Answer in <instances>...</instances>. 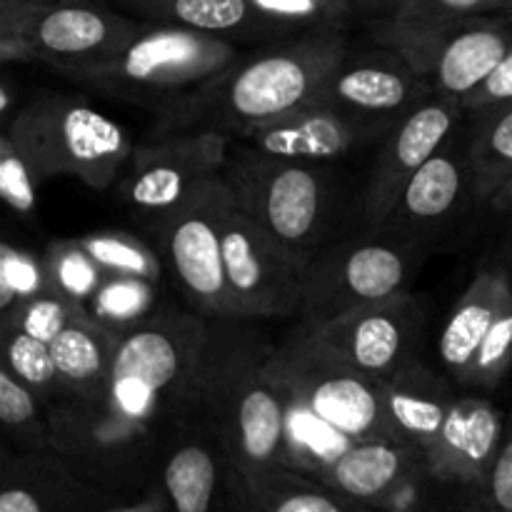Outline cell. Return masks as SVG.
<instances>
[{
    "label": "cell",
    "mask_w": 512,
    "mask_h": 512,
    "mask_svg": "<svg viewBox=\"0 0 512 512\" xmlns=\"http://www.w3.org/2000/svg\"><path fill=\"white\" fill-rule=\"evenodd\" d=\"M345 30L295 35L243 53L193 93L163 105L153 138L223 133L230 140L323 100L335 65L348 50Z\"/></svg>",
    "instance_id": "obj_1"
},
{
    "label": "cell",
    "mask_w": 512,
    "mask_h": 512,
    "mask_svg": "<svg viewBox=\"0 0 512 512\" xmlns=\"http://www.w3.org/2000/svg\"><path fill=\"white\" fill-rule=\"evenodd\" d=\"M273 350L253 320H210L195 413L215 430L238 478L285 463V398L270 370Z\"/></svg>",
    "instance_id": "obj_2"
},
{
    "label": "cell",
    "mask_w": 512,
    "mask_h": 512,
    "mask_svg": "<svg viewBox=\"0 0 512 512\" xmlns=\"http://www.w3.org/2000/svg\"><path fill=\"white\" fill-rule=\"evenodd\" d=\"M210 318L165 305L120 338L98 403L138 443L163 455L175 430L195 413V383Z\"/></svg>",
    "instance_id": "obj_3"
},
{
    "label": "cell",
    "mask_w": 512,
    "mask_h": 512,
    "mask_svg": "<svg viewBox=\"0 0 512 512\" xmlns=\"http://www.w3.org/2000/svg\"><path fill=\"white\" fill-rule=\"evenodd\" d=\"M380 512H448L423 455L398 440H355L285 405V463Z\"/></svg>",
    "instance_id": "obj_4"
},
{
    "label": "cell",
    "mask_w": 512,
    "mask_h": 512,
    "mask_svg": "<svg viewBox=\"0 0 512 512\" xmlns=\"http://www.w3.org/2000/svg\"><path fill=\"white\" fill-rule=\"evenodd\" d=\"M223 180L235 203L290 253L310 258L343 238L333 163L260 158L230 148Z\"/></svg>",
    "instance_id": "obj_5"
},
{
    "label": "cell",
    "mask_w": 512,
    "mask_h": 512,
    "mask_svg": "<svg viewBox=\"0 0 512 512\" xmlns=\"http://www.w3.org/2000/svg\"><path fill=\"white\" fill-rule=\"evenodd\" d=\"M238 43L173 25H145L108 58L65 78L115 100L163 105L193 93L240 58Z\"/></svg>",
    "instance_id": "obj_6"
},
{
    "label": "cell",
    "mask_w": 512,
    "mask_h": 512,
    "mask_svg": "<svg viewBox=\"0 0 512 512\" xmlns=\"http://www.w3.org/2000/svg\"><path fill=\"white\" fill-rule=\"evenodd\" d=\"M38 178L70 175L95 190L120 180L133 140L118 120L100 113L80 95L43 93L20 105L3 125Z\"/></svg>",
    "instance_id": "obj_7"
},
{
    "label": "cell",
    "mask_w": 512,
    "mask_h": 512,
    "mask_svg": "<svg viewBox=\"0 0 512 512\" xmlns=\"http://www.w3.org/2000/svg\"><path fill=\"white\" fill-rule=\"evenodd\" d=\"M140 28L108 0H0V58L70 75L108 58Z\"/></svg>",
    "instance_id": "obj_8"
},
{
    "label": "cell",
    "mask_w": 512,
    "mask_h": 512,
    "mask_svg": "<svg viewBox=\"0 0 512 512\" xmlns=\"http://www.w3.org/2000/svg\"><path fill=\"white\" fill-rule=\"evenodd\" d=\"M270 370L283 398L320 423L355 440H398L383 383L335 358L303 325L275 345Z\"/></svg>",
    "instance_id": "obj_9"
},
{
    "label": "cell",
    "mask_w": 512,
    "mask_h": 512,
    "mask_svg": "<svg viewBox=\"0 0 512 512\" xmlns=\"http://www.w3.org/2000/svg\"><path fill=\"white\" fill-rule=\"evenodd\" d=\"M423 248L383 230L343 235L310 258L300 323L330 318L408 293Z\"/></svg>",
    "instance_id": "obj_10"
},
{
    "label": "cell",
    "mask_w": 512,
    "mask_h": 512,
    "mask_svg": "<svg viewBox=\"0 0 512 512\" xmlns=\"http://www.w3.org/2000/svg\"><path fill=\"white\" fill-rule=\"evenodd\" d=\"M438 355L460 388L495 390L512 373V278L500 253L475 268L445 320Z\"/></svg>",
    "instance_id": "obj_11"
},
{
    "label": "cell",
    "mask_w": 512,
    "mask_h": 512,
    "mask_svg": "<svg viewBox=\"0 0 512 512\" xmlns=\"http://www.w3.org/2000/svg\"><path fill=\"white\" fill-rule=\"evenodd\" d=\"M228 200L230 190L220 175L180 208L148 225L155 235V250L190 310L210 320L238 318L223 263V215Z\"/></svg>",
    "instance_id": "obj_12"
},
{
    "label": "cell",
    "mask_w": 512,
    "mask_h": 512,
    "mask_svg": "<svg viewBox=\"0 0 512 512\" xmlns=\"http://www.w3.org/2000/svg\"><path fill=\"white\" fill-rule=\"evenodd\" d=\"M368 33L375 43L400 50L435 93L463 103L510 53L512 10L425 28H368Z\"/></svg>",
    "instance_id": "obj_13"
},
{
    "label": "cell",
    "mask_w": 512,
    "mask_h": 512,
    "mask_svg": "<svg viewBox=\"0 0 512 512\" xmlns=\"http://www.w3.org/2000/svg\"><path fill=\"white\" fill-rule=\"evenodd\" d=\"M223 263L240 320L300 315L308 260L265 233L233 195L223 215Z\"/></svg>",
    "instance_id": "obj_14"
},
{
    "label": "cell",
    "mask_w": 512,
    "mask_h": 512,
    "mask_svg": "<svg viewBox=\"0 0 512 512\" xmlns=\"http://www.w3.org/2000/svg\"><path fill=\"white\" fill-rule=\"evenodd\" d=\"M230 155L223 133H183L153 138L133 148L120 175V198L145 215L160 218L193 198L205 183L220 178Z\"/></svg>",
    "instance_id": "obj_15"
},
{
    "label": "cell",
    "mask_w": 512,
    "mask_h": 512,
    "mask_svg": "<svg viewBox=\"0 0 512 512\" xmlns=\"http://www.w3.org/2000/svg\"><path fill=\"white\" fill-rule=\"evenodd\" d=\"M335 358L368 378L390 380L420 360L425 313L410 293L363 305L325 323H300Z\"/></svg>",
    "instance_id": "obj_16"
},
{
    "label": "cell",
    "mask_w": 512,
    "mask_h": 512,
    "mask_svg": "<svg viewBox=\"0 0 512 512\" xmlns=\"http://www.w3.org/2000/svg\"><path fill=\"white\" fill-rule=\"evenodd\" d=\"M508 415L480 395H458L438 440L423 453L448 512H465L495 468Z\"/></svg>",
    "instance_id": "obj_17"
},
{
    "label": "cell",
    "mask_w": 512,
    "mask_h": 512,
    "mask_svg": "<svg viewBox=\"0 0 512 512\" xmlns=\"http://www.w3.org/2000/svg\"><path fill=\"white\" fill-rule=\"evenodd\" d=\"M463 103L458 98L433 93L410 115H405L393 133L383 140L373 168L360 193V220L365 230H378L398 203L413 175L465 125Z\"/></svg>",
    "instance_id": "obj_18"
},
{
    "label": "cell",
    "mask_w": 512,
    "mask_h": 512,
    "mask_svg": "<svg viewBox=\"0 0 512 512\" xmlns=\"http://www.w3.org/2000/svg\"><path fill=\"white\" fill-rule=\"evenodd\" d=\"M393 123L315 103L230 140V148L295 163H335L370 143H383Z\"/></svg>",
    "instance_id": "obj_19"
},
{
    "label": "cell",
    "mask_w": 512,
    "mask_h": 512,
    "mask_svg": "<svg viewBox=\"0 0 512 512\" xmlns=\"http://www.w3.org/2000/svg\"><path fill=\"white\" fill-rule=\"evenodd\" d=\"M433 93L428 80L400 50L370 38L365 48L348 45L320 103L398 125Z\"/></svg>",
    "instance_id": "obj_20"
},
{
    "label": "cell",
    "mask_w": 512,
    "mask_h": 512,
    "mask_svg": "<svg viewBox=\"0 0 512 512\" xmlns=\"http://www.w3.org/2000/svg\"><path fill=\"white\" fill-rule=\"evenodd\" d=\"M153 485L165 512H235V475L208 420L193 413L165 445Z\"/></svg>",
    "instance_id": "obj_21"
},
{
    "label": "cell",
    "mask_w": 512,
    "mask_h": 512,
    "mask_svg": "<svg viewBox=\"0 0 512 512\" xmlns=\"http://www.w3.org/2000/svg\"><path fill=\"white\" fill-rule=\"evenodd\" d=\"M460 133H455L413 175L378 230L423 248L430 238L450 228L470 203H475L468 150L465 143H460Z\"/></svg>",
    "instance_id": "obj_22"
},
{
    "label": "cell",
    "mask_w": 512,
    "mask_h": 512,
    "mask_svg": "<svg viewBox=\"0 0 512 512\" xmlns=\"http://www.w3.org/2000/svg\"><path fill=\"white\" fill-rule=\"evenodd\" d=\"M115 493L80 478L55 453H0V512H103Z\"/></svg>",
    "instance_id": "obj_23"
},
{
    "label": "cell",
    "mask_w": 512,
    "mask_h": 512,
    "mask_svg": "<svg viewBox=\"0 0 512 512\" xmlns=\"http://www.w3.org/2000/svg\"><path fill=\"white\" fill-rule=\"evenodd\" d=\"M145 25H173L218 35L230 43H278L273 25L250 0H108ZM288 40V38H285Z\"/></svg>",
    "instance_id": "obj_24"
},
{
    "label": "cell",
    "mask_w": 512,
    "mask_h": 512,
    "mask_svg": "<svg viewBox=\"0 0 512 512\" xmlns=\"http://www.w3.org/2000/svg\"><path fill=\"white\" fill-rule=\"evenodd\" d=\"M458 383L430 370L423 360H415L390 380H385L390 423L400 443L410 445L420 455L438 440L450 410L458 400Z\"/></svg>",
    "instance_id": "obj_25"
},
{
    "label": "cell",
    "mask_w": 512,
    "mask_h": 512,
    "mask_svg": "<svg viewBox=\"0 0 512 512\" xmlns=\"http://www.w3.org/2000/svg\"><path fill=\"white\" fill-rule=\"evenodd\" d=\"M235 500L238 512H380L283 465L255 478L235 475Z\"/></svg>",
    "instance_id": "obj_26"
},
{
    "label": "cell",
    "mask_w": 512,
    "mask_h": 512,
    "mask_svg": "<svg viewBox=\"0 0 512 512\" xmlns=\"http://www.w3.org/2000/svg\"><path fill=\"white\" fill-rule=\"evenodd\" d=\"M118 343V338L100 330L88 318L70 323L50 343L55 368L65 390L63 400H98L105 393Z\"/></svg>",
    "instance_id": "obj_27"
},
{
    "label": "cell",
    "mask_w": 512,
    "mask_h": 512,
    "mask_svg": "<svg viewBox=\"0 0 512 512\" xmlns=\"http://www.w3.org/2000/svg\"><path fill=\"white\" fill-rule=\"evenodd\" d=\"M473 195L478 205H493L512 180V100L485 105L465 118Z\"/></svg>",
    "instance_id": "obj_28"
},
{
    "label": "cell",
    "mask_w": 512,
    "mask_h": 512,
    "mask_svg": "<svg viewBox=\"0 0 512 512\" xmlns=\"http://www.w3.org/2000/svg\"><path fill=\"white\" fill-rule=\"evenodd\" d=\"M160 283L128 275H105L93 298L85 303V318L113 338H125L163 310Z\"/></svg>",
    "instance_id": "obj_29"
},
{
    "label": "cell",
    "mask_w": 512,
    "mask_h": 512,
    "mask_svg": "<svg viewBox=\"0 0 512 512\" xmlns=\"http://www.w3.org/2000/svg\"><path fill=\"white\" fill-rule=\"evenodd\" d=\"M0 425L8 448L18 453H55L48 405L0 365Z\"/></svg>",
    "instance_id": "obj_30"
},
{
    "label": "cell",
    "mask_w": 512,
    "mask_h": 512,
    "mask_svg": "<svg viewBox=\"0 0 512 512\" xmlns=\"http://www.w3.org/2000/svg\"><path fill=\"white\" fill-rule=\"evenodd\" d=\"M0 345H3V368L28 385L48 405V410L65 398L50 343L0 325Z\"/></svg>",
    "instance_id": "obj_31"
},
{
    "label": "cell",
    "mask_w": 512,
    "mask_h": 512,
    "mask_svg": "<svg viewBox=\"0 0 512 512\" xmlns=\"http://www.w3.org/2000/svg\"><path fill=\"white\" fill-rule=\"evenodd\" d=\"M78 240L93 255L95 263L105 270V275H128V278H143L150 283L163 280V258L140 235L125 233V230H95V233L80 235Z\"/></svg>",
    "instance_id": "obj_32"
},
{
    "label": "cell",
    "mask_w": 512,
    "mask_h": 512,
    "mask_svg": "<svg viewBox=\"0 0 512 512\" xmlns=\"http://www.w3.org/2000/svg\"><path fill=\"white\" fill-rule=\"evenodd\" d=\"M253 8L268 20L280 38L348 30L355 18L350 0H250Z\"/></svg>",
    "instance_id": "obj_33"
},
{
    "label": "cell",
    "mask_w": 512,
    "mask_h": 512,
    "mask_svg": "<svg viewBox=\"0 0 512 512\" xmlns=\"http://www.w3.org/2000/svg\"><path fill=\"white\" fill-rule=\"evenodd\" d=\"M45 268H48L50 288L58 290L68 300L85 308L100 283L105 280V270L93 260V255L80 245L78 238L55 240L45 250Z\"/></svg>",
    "instance_id": "obj_34"
},
{
    "label": "cell",
    "mask_w": 512,
    "mask_h": 512,
    "mask_svg": "<svg viewBox=\"0 0 512 512\" xmlns=\"http://www.w3.org/2000/svg\"><path fill=\"white\" fill-rule=\"evenodd\" d=\"M78 318H85L83 308L65 298V295H60L58 290L48 288L45 293L25 300L23 305L3 315L0 325L20 330L25 335H33V338L43 340V343H53Z\"/></svg>",
    "instance_id": "obj_35"
},
{
    "label": "cell",
    "mask_w": 512,
    "mask_h": 512,
    "mask_svg": "<svg viewBox=\"0 0 512 512\" xmlns=\"http://www.w3.org/2000/svg\"><path fill=\"white\" fill-rule=\"evenodd\" d=\"M50 288L45 258L5 240L0 245V315Z\"/></svg>",
    "instance_id": "obj_36"
},
{
    "label": "cell",
    "mask_w": 512,
    "mask_h": 512,
    "mask_svg": "<svg viewBox=\"0 0 512 512\" xmlns=\"http://www.w3.org/2000/svg\"><path fill=\"white\" fill-rule=\"evenodd\" d=\"M512 0H413L395 18L370 23L365 28H425V25L448 23V20L473 18V15L510 13Z\"/></svg>",
    "instance_id": "obj_37"
},
{
    "label": "cell",
    "mask_w": 512,
    "mask_h": 512,
    "mask_svg": "<svg viewBox=\"0 0 512 512\" xmlns=\"http://www.w3.org/2000/svg\"><path fill=\"white\" fill-rule=\"evenodd\" d=\"M38 173L8 133H0V198L20 218L38 210Z\"/></svg>",
    "instance_id": "obj_38"
},
{
    "label": "cell",
    "mask_w": 512,
    "mask_h": 512,
    "mask_svg": "<svg viewBox=\"0 0 512 512\" xmlns=\"http://www.w3.org/2000/svg\"><path fill=\"white\" fill-rule=\"evenodd\" d=\"M465 512H512V410L505 420L503 445L490 480Z\"/></svg>",
    "instance_id": "obj_39"
},
{
    "label": "cell",
    "mask_w": 512,
    "mask_h": 512,
    "mask_svg": "<svg viewBox=\"0 0 512 512\" xmlns=\"http://www.w3.org/2000/svg\"><path fill=\"white\" fill-rule=\"evenodd\" d=\"M505 100H512V48L503 58V63L488 75V80L463 100V108L465 113H473V110L485 108V105L505 103Z\"/></svg>",
    "instance_id": "obj_40"
},
{
    "label": "cell",
    "mask_w": 512,
    "mask_h": 512,
    "mask_svg": "<svg viewBox=\"0 0 512 512\" xmlns=\"http://www.w3.org/2000/svg\"><path fill=\"white\" fill-rule=\"evenodd\" d=\"M355 10V18L363 20L365 25L380 23V20H390L408 8L413 0H350Z\"/></svg>",
    "instance_id": "obj_41"
},
{
    "label": "cell",
    "mask_w": 512,
    "mask_h": 512,
    "mask_svg": "<svg viewBox=\"0 0 512 512\" xmlns=\"http://www.w3.org/2000/svg\"><path fill=\"white\" fill-rule=\"evenodd\" d=\"M490 208L500 215H512V180L505 185L503 190H500V195L493 200V205H490Z\"/></svg>",
    "instance_id": "obj_42"
},
{
    "label": "cell",
    "mask_w": 512,
    "mask_h": 512,
    "mask_svg": "<svg viewBox=\"0 0 512 512\" xmlns=\"http://www.w3.org/2000/svg\"><path fill=\"white\" fill-rule=\"evenodd\" d=\"M500 258H503V263L508 265V273H510V278H512V230L508 233V238L503 240V245H500Z\"/></svg>",
    "instance_id": "obj_43"
},
{
    "label": "cell",
    "mask_w": 512,
    "mask_h": 512,
    "mask_svg": "<svg viewBox=\"0 0 512 512\" xmlns=\"http://www.w3.org/2000/svg\"><path fill=\"white\" fill-rule=\"evenodd\" d=\"M235 512H238V500H235Z\"/></svg>",
    "instance_id": "obj_44"
}]
</instances>
